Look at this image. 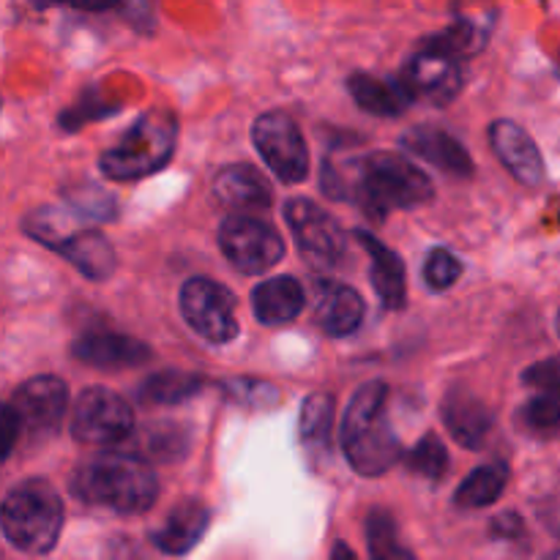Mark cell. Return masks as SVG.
<instances>
[{
	"label": "cell",
	"instance_id": "6da1fadb",
	"mask_svg": "<svg viewBox=\"0 0 560 560\" xmlns=\"http://www.w3.org/2000/svg\"><path fill=\"white\" fill-rule=\"evenodd\" d=\"M323 191L337 200L359 202L370 217H386L397 208H419L435 195L424 170L388 151L355 159L345 170L326 162Z\"/></svg>",
	"mask_w": 560,
	"mask_h": 560
},
{
	"label": "cell",
	"instance_id": "7a4b0ae2",
	"mask_svg": "<svg viewBox=\"0 0 560 560\" xmlns=\"http://www.w3.org/2000/svg\"><path fill=\"white\" fill-rule=\"evenodd\" d=\"M71 492L88 506L118 514H142L156 503L159 481L140 454H98L77 468Z\"/></svg>",
	"mask_w": 560,
	"mask_h": 560
},
{
	"label": "cell",
	"instance_id": "3957f363",
	"mask_svg": "<svg viewBox=\"0 0 560 560\" xmlns=\"http://www.w3.org/2000/svg\"><path fill=\"white\" fill-rule=\"evenodd\" d=\"M388 386L364 383L350 399L342 419V448L353 470L364 479L383 476L399 459V441L388 421Z\"/></svg>",
	"mask_w": 560,
	"mask_h": 560
},
{
	"label": "cell",
	"instance_id": "277c9868",
	"mask_svg": "<svg viewBox=\"0 0 560 560\" xmlns=\"http://www.w3.org/2000/svg\"><path fill=\"white\" fill-rule=\"evenodd\" d=\"M0 523L11 547L27 556H44L63 528V501L49 481H22L5 495Z\"/></svg>",
	"mask_w": 560,
	"mask_h": 560
},
{
	"label": "cell",
	"instance_id": "5b68a950",
	"mask_svg": "<svg viewBox=\"0 0 560 560\" xmlns=\"http://www.w3.org/2000/svg\"><path fill=\"white\" fill-rule=\"evenodd\" d=\"M175 137H178L175 115H170L167 109H153L137 120L135 129L118 145L102 153L98 167L109 180L145 178L173 159Z\"/></svg>",
	"mask_w": 560,
	"mask_h": 560
},
{
	"label": "cell",
	"instance_id": "8992f818",
	"mask_svg": "<svg viewBox=\"0 0 560 560\" xmlns=\"http://www.w3.org/2000/svg\"><path fill=\"white\" fill-rule=\"evenodd\" d=\"M69 405V388L60 377L42 375L22 383L3 410L5 457L16 448V441H47L60 430Z\"/></svg>",
	"mask_w": 560,
	"mask_h": 560
},
{
	"label": "cell",
	"instance_id": "52a82bcc",
	"mask_svg": "<svg viewBox=\"0 0 560 560\" xmlns=\"http://www.w3.org/2000/svg\"><path fill=\"white\" fill-rule=\"evenodd\" d=\"M219 246L230 266L238 268L246 277L266 273L268 268L277 266L284 255V241L271 224L260 222L255 217L233 213L219 228Z\"/></svg>",
	"mask_w": 560,
	"mask_h": 560
},
{
	"label": "cell",
	"instance_id": "ba28073f",
	"mask_svg": "<svg viewBox=\"0 0 560 560\" xmlns=\"http://www.w3.org/2000/svg\"><path fill=\"white\" fill-rule=\"evenodd\" d=\"M180 315L191 331L213 345H228L238 337L235 299L228 288L206 277H191L180 288Z\"/></svg>",
	"mask_w": 560,
	"mask_h": 560
},
{
	"label": "cell",
	"instance_id": "9c48e42d",
	"mask_svg": "<svg viewBox=\"0 0 560 560\" xmlns=\"http://www.w3.org/2000/svg\"><path fill=\"white\" fill-rule=\"evenodd\" d=\"M135 427L129 402L109 388H85L71 410V435L85 446H113L126 441Z\"/></svg>",
	"mask_w": 560,
	"mask_h": 560
},
{
	"label": "cell",
	"instance_id": "30bf717a",
	"mask_svg": "<svg viewBox=\"0 0 560 560\" xmlns=\"http://www.w3.org/2000/svg\"><path fill=\"white\" fill-rule=\"evenodd\" d=\"M252 140L282 184H301L310 175V148L290 115L262 113L252 126Z\"/></svg>",
	"mask_w": 560,
	"mask_h": 560
},
{
	"label": "cell",
	"instance_id": "8fae6325",
	"mask_svg": "<svg viewBox=\"0 0 560 560\" xmlns=\"http://www.w3.org/2000/svg\"><path fill=\"white\" fill-rule=\"evenodd\" d=\"M284 219H288L293 238L299 244L301 255L317 271H331L342 262L345 255V230L339 228L337 219L312 200L295 197L284 206Z\"/></svg>",
	"mask_w": 560,
	"mask_h": 560
},
{
	"label": "cell",
	"instance_id": "7c38bea8",
	"mask_svg": "<svg viewBox=\"0 0 560 560\" xmlns=\"http://www.w3.org/2000/svg\"><path fill=\"white\" fill-rule=\"evenodd\" d=\"M405 85L419 98L446 107L463 91V66L457 55L427 44V49L416 52L405 69Z\"/></svg>",
	"mask_w": 560,
	"mask_h": 560
},
{
	"label": "cell",
	"instance_id": "4fadbf2b",
	"mask_svg": "<svg viewBox=\"0 0 560 560\" xmlns=\"http://www.w3.org/2000/svg\"><path fill=\"white\" fill-rule=\"evenodd\" d=\"M490 142L495 156L503 162V167L520 184L530 186V189L545 184V159H541L534 137L525 129H520L514 120H495L490 126Z\"/></svg>",
	"mask_w": 560,
	"mask_h": 560
},
{
	"label": "cell",
	"instance_id": "5bb4252c",
	"mask_svg": "<svg viewBox=\"0 0 560 560\" xmlns=\"http://www.w3.org/2000/svg\"><path fill=\"white\" fill-rule=\"evenodd\" d=\"M74 359L96 370H129L151 361V348L140 339L126 337V334L113 331H93L85 334L74 342Z\"/></svg>",
	"mask_w": 560,
	"mask_h": 560
},
{
	"label": "cell",
	"instance_id": "9a60e30c",
	"mask_svg": "<svg viewBox=\"0 0 560 560\" xmlns=\"http://www.w3.org/2000/svg\"><path fill=\"white\" fill-rule=\"evenodd\" d=\"M315 320L328 337H350L364 320V299L348 284L320 279L315 284Z\"/></svg>",
	"mask_w": 560,
	"mask_h": 560
},
{
	"label": "cell",
	"instance_id": "2e32d148",
	"mask_svg": "<svg viewBox=\"0 0 560 560\" xmlns=\"http://www.w3.org/2000/svg\"><path fill=\"white\" fill-rule=\"evenodd\" d=\"M402 145L419 159H424V162L441 167L443 173L457 175V178L474 175V159H470V153L448 131L435 129V126H416V129L405 131Z\"/></svg>",
	"mask_w": 560,
	"mask_h": 560
},
{
	"label": "cell",
	"instance_id": "e0dca14e",
	"mask_svg": "<svg viewBox=\"0 0 560 560\" xmlns=\"http://www.w3.org/2000/svg\"><path fill=\"white\" fill-rule=\"evenodd\" d=\"M443 421L454 441L465 448H481L492 432V413L479 397H474L465 388H452L443 399Z\"/></svg>",
	"mask_w": 560,
	"mask_h": 560
},
{
	"label": "cell",
	"instance_id": "ac0fdd59",
	"mask_svg": "<svg viewBox=\"0 0 560 560\" xmlns=\"http://www.w3.org/2000/svg\"><path fill=\"white\" fill-rule=\"evenodd\" d=\"M359 244L370 255V277L377 299L386 310H402L408 299V279H405V262L399 260L397 252L388 249L386 244L372 233H355Z\"/></svg>",
	"mask_w": 560,
	"mask_h": 560
},
{
	"label": "cell",
	"instance_id": "d6986e66",
	"mask_svg": "<svg viewBox=\"0 0 560 560\" xmlns=\"http://www.w3.org/2000/svg\"><path fill=\"white\" fill-rule=\"evenodd\" d=\"M213 195L233 211H266L271 206V186L249 164H230L213 178Z\"/></svg>",
	"mask_w": 560,
	"mask_h": 560
},
{
	"label": "cell",
	"instance_id": "ffe728a7",
	"mask_svg": "<svg viewBox=\"0 0 560 560\" xmlns=\"http://www.w3.org/2000/svg\"><path fill=\"white\" fill-rule=\"evenodd\" d=\"M208 525H211V509L202 501H184L178 509H173L162 528L153 530L151 541L167 556H186L200 545Z\"/></svg>",
	"mask_w": 560,
	"mask_h": 560
},
{
	"label": "cell",
	"instance_id": "44dd1931",
	"mask_svg": "<svg viewBox=\"0 0 560 560\" xmlns=\"http://www.w3.org/2000/svg\"><path fill=\"white\" fill-rule=\"evenodd\" d=\"M304 288L293 277H273L252 290V312L266 326H282L295 320L304 310Z\"/></svg>",
	"mask_w": 560,
	"mask_h": 560
},
{
	"label": "cell",
	"instance_id": "7402d4cb",
	"mask_svg": "<svg viewBox=\"0 0 560 560\" xmlns=\"http://www.w3.org/2000/svg\"><path fill=\"white\" fill-rule=\"evenodd\" d=\"M55 252L66 257L82 277L96 279V282L113 277L115 271L113 244L102 233H96V230L77 228L69 238L55 246Z\"/></svg>",
	"mask_w": 560,
	"mask_h": 560
},
{
	"label": "cell",
	"instance_id": "603a6c76",
	"mask_svg": "<svg viewBox=\"0 0 560 560\" xmlns=\"http://www.w3.org/2000/svg\"><path fill=\"white\" fill-rule=\"evenodd\" d=\"M348 91L364 113L381 115V118H397L408 109L410 98H413L405 80H383V77L364 74V71L348 77Z\"/></svg>",
	"mask_w": 560,
	"mask_h": 560
},
{
	"label": "cell",
	"instance_id": "cb8c5ba5",
	"mask_svg": "<svg viewBox=\"0 0 560 560\" xmlns=\"http://www.w3.org/2000/svg\"><path fill=\"white\" fill-rule=\"evenodd\" d=\"M301 441L310 448L312 457H326L331 452L334 432V397L328 394H312L306 397L299 419Z\"/></svg>",
	"mask_w": 560,
	"mask_h": 560
},
{
	"label": "cell",
	"instance_id": "d4e9b609",
	"mask_svg": "<svg viewBox=\"0 0 560 560\" xmlns=\"http://www.w3.org/2000/svg\"><path fill=\"white\" fill-rule=\"evenodd\" d=\"M509 485V470L503 463H490L476 468L468 479L459 485L454 503L459 509H487L503 495Z\"/></svg>",
	"mask_w": 560,
	"mask_h": 560
},
{
	"label": "cell",
	"instance_id": "484cf974",
	"mask_svg": "<svg viewBox=\"0 0 560 560\" xmlns=\"http://www.w3.org/2000/svg\"><path fill=\"white\" fill-rule=\"evenodd\" d=\"M202 377L189 372H159L140 386V402L145 405H178L202 392Z\"/></svg>",
	"mask_w": 560,
	"mask_h": 560
},
{
	"label": "cell",
	"instance_id": "4316f807",
	"mask_svg": "<svg viewBox=\"0 0 560 560\" xmlns=\"http://www.w3.org/2000/svg\"><path fill=\"white\" fill-rule=\"evenodd\" d=\"M517 424L523 432L539 441H558L560 438V397L556 394H539L520 408Z\"/></svg>",
	"mask_w": 560,
	"mask_h": 560
},
{
	"label": "cell",
	"instance_id": "83f0119b",
	"mask_svg": "<svg viewBox=\"0 0 560 560\" xmlns=\"http://www.w3.org/2000/svg\"><path fill=\"white\" fill-rule=\"evenodd\" d=\"M366 541L372 558H410V550L399 545L397 523L386 509H375L366 520Z\"/></svg>",
	"mask_w": 560,
	"mask_h": 560
},
{
	"label": "cell",
	"instance_id": "f1b7e54d",
	"mask_svg": "<svg viewBox=\"0 0 560 560\" xmlns=\"http://www.w3.org/2000/svg\"><path fill=\"white\" fill-rule=\"evenodd\" d=\"M408 468L416 476L430 481H441L448 474V452L438 435H424L408 454Z\"/></svg>",
	"mask_w": 560,
	"mask_h": 560
},
{
	"label": "cell",
	"instance_id": "f546056e",
	"mask_svg": "<svg viewBox=\"0 0 560 560\" xmlns=\"http://www.w3.org/2000/svg\"><path fill=\"white\" fill-rule=\"evenodd\" d=\"M142 443L148 448V457L162 459V463H173L175 457H184L186 448H189V435L180 424L173 421H164V424L148 427Z\"/></svg>",
	"mask_w": 560,
	"mask_h": 560
},
{
	"label": "cell",
	"instance_id": "4dcf8cb0",
	"mask_svg": "<svg viewBox=\"0 0 560 560\" xmlns=\"http://www.w3.org/2000/svg\"><path fill=\"white\" fill-rule=\"evenodd\" d=\"M427 44L446 49V52L457 55V58H465V55H474L485 47V33H481V27L470 25V22L463 20L457 22V25L448 27V31L432 36Z\"/></svg>",
	"mask_w": 560,
	"mask_h": 560
},
{
	"label": "cell",
	"instance_id": "1f68e13d",
	"mask_svg": "<svg viewBox=\"0 0 560 560\" xmlns=\"http://www.w3.org/2000/svg\"><path fill=\"white\" fill-rule=\"evenodd\" d=\"M463 277V262L452 255L448 249H432L430 257L424 262V282L430 284V290L443 293V290L454 288Z\"/></svg>",
	"mask_w": 560,
	"mask_h": 560
},
{
	"label": "cell",
	"instance_id": "d6a6232c",
	"mask_svg": "<svg viewBox=\"0 0 560 560\" xmlns=\"http://www.w3.org/2000/svg\"><path fill=\"white\" fill-rule=\"evenodd\" d=\"M228 394L238 402L252 405V408H271L277 405L279 392L271 386V383H262V381H249V377H235V381L224 383Z\"/></svg>",
	"mask_w": 560,
	"mask_h": 560
},
{
	"label": "cell",
	"instance_id": "836d02e7",
	"mask_svg": "<svg viewBox=\"0 0 560 560\" xmlns=\"http://www.w3.org/2000/svg\"><path fill=\"white\" fill-rule=\"evenodd\" d=\"M523 383L541 394H556L560 397V359H547L523 372Z\"/></svg>",
	"mask_w": 560,
	"mask_h": 560
},
{
	"label": "cell",
	"instance_id": "e575fe53",
	"mask_svg": "<svg viewBox=\"0 0 560 560\" xmlns=\"http://www.w3.org/2000/svg\"><path fill=\"white\" fill-rule=\"evenodd\" d=\"M38 5H55V3H66L74 5V9H88V11H102L109 9V5H118L120 0H36Z\"/></svg>",
	"mask_w": 560,
	"mask_h": 560
},
{
	"label": "cell",
	"instance_id": "d590c367",
	"mask_svg": "<svg viewBox=\"0 0 560 560\" xmlns=\"http://www.w3.org/2000/svg\"><path fill=\"white\" fill-rule=\"evenodd\" d=\"M334 556H353V550H345V547H334Z\"/></svg>",
	"mask_w": 560,
	"mask_h": 560
},
{
	"label": "cell",
	"instance_id": "8d00e7d4",
	"mask_svg": "<svg viewBox=\"0 0 560 560\" xmlns=\"http://www.w3.org/2000/svg\"><path fill=\"white\" fill-rule=\"evenodd\" d=\"M558 337H560V312H558Z\"/></svg>",
	"mask_w": 560,
	"mask_h": 560
}]
</instances>
